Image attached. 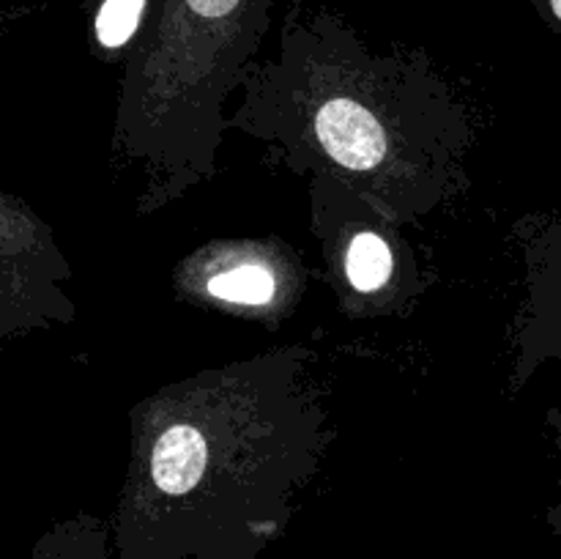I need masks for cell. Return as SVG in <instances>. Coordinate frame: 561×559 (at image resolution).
Masks as SVG:
<instances>
[{"label": "cell", "instance_id": "6da1fadb", "mask_svg": "<svg viewBox=\"0 0 561 559\" xmlns=\"http://www.w3.org/2000/svg\"><path fill=\"white\" fill-rule=\"evenodd\" d=\"M305 349L208 370L135 411L113 559H257L329 442Z\"/></svg>", "mask_w": 561, "mask_h": 559}, {"label": "cell", "instance_id": "7a4b0ae2", "mask_svg": "<svg viewBox=\"0 0 561 559\" xmlns=\"http://www.w3.org/2000/svg\"><path fill=\"white\" fill-rule=\"evenodd\" d=\"M274 0H157L129 55L115 142L146 162L153 206L217 170L222 104L244 80Z\"/></svg>", "mask_w": 561, "mask_h": 559}, {"label": "cell", "instance_id": "3957f363", "mask_svg": "<svg viewBox=\"0 0 561 559\" xmlns=\"http://www.w3.org/2000/svg\"><path fill=\"white\" fill-rule=\"evenodd\" d=\"M266 71L310 99L307 126L290 129L288 142L307 137L318 157L365 181L367 195H376L387 212L398 206L394 192L403 197L409 217L416 214L414 192L427 206L436 203L433 192L416 181V170L442 190L436 170H444L449 157L438 153L444 146L427 142L442 137L438 126H416V93L442 80H422L416 64L367 55L359 38L327 14L310 22L290 14L283 58Z\"/></svg>", "mask_w": 561, "mask_h": 559}, {"label": "cell", "instance_id": "277c9868", "mask_svg": "<svg viewBox=\"0 0 561 559\" xmlns=\"http://www.w3.org/2000/svg\"><path fill=\"white\" fill-rule=\"evenodd\" d=\"M531 296H529V316H526L524 354L531 351V367L540 365L542 360H553L561 370V219L557 225L540 233L531 244ZM557 436V447L561 453V409H553L548 417ZM553 529L561 535V502L548 513Z\"/></svg>", "mask_w": 561, "mask_h": 559}, {"label": "cell", "instance_id": "5b68a950", "mask_svg": "<svg viewBox=\"0 0 561 559\" xmlns=\"http://www.w3.org/2000/svg\"><path fill=\"white\" fill-rule=\"evenodd\" d=\"M31 559H113V529L96 515H75L38 537Z\"/></svg>", "mask_w": 561, "mask_h": 559}, {"label": "cell", "instance_id": "8992f818", "mask_svg": "<svg viewBox=\"0 0 561 559\" xmlns=\"http://www.w3.org/2000/svg\"><path fill=\"white\" fill-rule=\"evenodd\" d=\"M394 255L387 241L373 230H362L351 239L345 252V277L359 294H373L383 288L392 277Z\"/></svg>", "mask_w": 561, "mask_h": 559}, {"label": "cell", "instance_id": "52a82bcc", "mask_svg": "<svg viewBox=\"0 0 561 559\" xmlns=\"http://www.w3.org/2000/svg\"><path fill=\"white\" fill-rule=\"evenodd\" d=\"M206 288L219 301L261 307L274 299V294H277V280L261 263H239V266H230L225 272L211 274Z\"/></svg>", "mask_w": 561, "mask_h": 559}, {"label": "cell", "instance_id": "ba28073f", "mask_svg": "<svg viewBox=\"0 0 561 559\" xmlns=\"http://www.w3.org/2000/svg\"><path fill=\"white\" fill-rule=\"evenodd\" d=\"M148 0H102L96 14V42L104 49H121L137 36L148 20Z\"/></svg>", "mask_w": 561, "mask_h": 559}, {"label": "cell", "instance_id": "9c48e42d", "mask_svg": "<svg viewBox=\"0 0 561 559\" xmlns=\"http://www.w3.org/2000/svg\"><path fill=\"white\" fill-rule=\"evenodd\" d=\"M551 11H553V16L561 22V0H551Z\"/></svg>", "mask_w": 561, "mask_h": 559}]
</instances>
